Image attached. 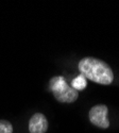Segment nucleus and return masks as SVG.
<instances>
[{
  "instance_id": "obj_4",
  "label": "nucleus",
  "mask_w": 119,
  "mask_h": 133,
  "mask_svg": "<svg viewBox=\"0 0 119 133\" xmlns=\"http://www.w3.org/2000/svg\"><path fill=\"white\" fill-rule=\"evenodd\" d=\"M48 129V121L44 114L36 113L29 120L30 133H45Z\"/></svg>"
},
{
  "instance_id": "obj_2",
  "label": "nucleus",
  "mask_w": 119,
  "mask_h": 133,
  "mask_svg": "<svg viewBox=\"0 0 119 133\" xmlns=\"http://www.w3.org/2000/svg\"><path fill=\"white\" fill-rule=\"evenodd\" d=\"M50 90L60 102L71 103L78 99V91L69 86L63 77H54L50 80Z\"/></svg>"
},
{
  "instance_id": "obj_5",
  "label": "nucleus",
  "mask_w": 119,
  "mask_h": 133,
  "mask_svg": "<svg viewBox=\"0 0 119 133\" xmlns=\"http://www.w3.org/2000/svg\"><path fill=\"white\" fill-rule=\"evenodd\" d=\"M86 85H87V81H86V79L82 75H79L78 77H75V78L72 80V82H71V87L74 88L75 91L84 90V88L86 87Z\"/></svg>"
},
{
  "instance_id": "obj_3",
  "label": "nucleus",
  "mask_w": 119,
  "mask_h": 133,
  "mask_svg": "<svg viewBox=\"0 0 119 133\" xmlns=\"http://www.w3.org/2000/svg\"><path fill=\"white\" fill-rule=\"evenodd\" d=\"M107 113H109V109L104 104H98L95 105L90 109L88 117L90 123L102 129H106L110 127V121L107 119Z\"/></svg>"
},
{
  "instance_id": "obj_6",
  "label": "nucleus",
  "mask_w": 119,
  "mask_h": 133,
  "mask_svg": "<svg viewBox=\"0 0 119 133\" xmlns=\"http://www.w3.org/2000/svg\"><path fill=\"white\" fill-rule=\"evenodd\" d=\"M0 133H13V127L6 120H0Z\"/></svg>"
},
{
  "instance_id": "obj_1",
  "label": "nucleus",
  "mask_w": 119,
  "mask_h": 133,
  "mask_svg": "<svg viewBox=\"0 0 119 133\" xmlns=\"http://www.w3.org/2000/svg\"><path fill=\"white\" fill-rule=\"evenodd\" d=\"M78 68L85 79L96 83L109 85L114 80V74L110 65L99 59L84 58L79 62Z\"/></svg>"
}]
</instances>
